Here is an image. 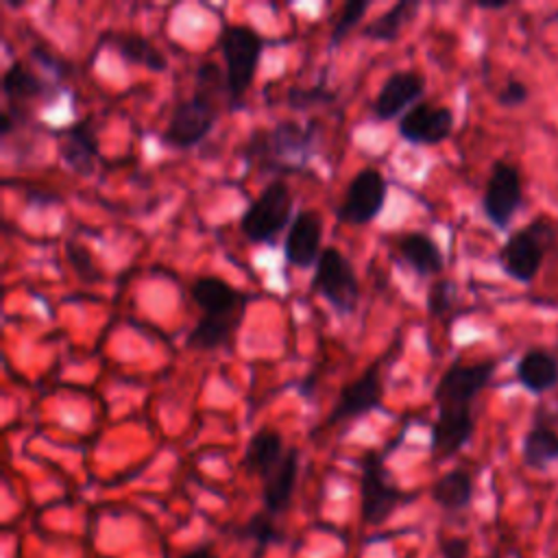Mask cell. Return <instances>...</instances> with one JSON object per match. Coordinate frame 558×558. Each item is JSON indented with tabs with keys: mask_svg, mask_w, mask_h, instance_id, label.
Masks as SVG:
<instances>
[{
	"mask_svg": "<svg viewBox=\"0 0 558 558\" xmlns=\"http://www.w3.org/2000/svg\"><path fill=\"white\" fill-rule=\"evenodd\" d=\"M397 131L410 144L436 146L451 135L453 111L445 105L418 102L401 116Z\"/></svg>",
	"mask_w": 558,
	"mask_h": 558,
	"instance_id": "4fadbf2b",
	"label": "cell"
},
{
	"mask_svg": "<svg viewBox=\"0 0 558 558\" xmlns=\"http://www.w3.org/2000/svg\"><path fill=\"white\" fill-rule=\"evenodd\" d=\"M497 105L499 107H506V109H512V107H521L527 102L530 98V87L517 78V76H510L497 92Z\"/></svg>",
	"mask_w": 558,
	"mask_h": 558,
	"instance_id": "4dcf8cb0",
	"label": "cell"
},
{
	"mask_svg": "<svg viewBox=\"0 0 558 558\" xmlns=\"http://www.w3.org/2000/svg\"><path fill=\"white\" fill-rule=\"evenodd\" d=\"M323 218L314 209H301L286 233L283 255L286 262L294 268H312L316 266L323 248Z\"/></svg>",
	"mask_w": 558,
	"mask_h": 558,
	"instance_id": "5bb4252c",
	"label": "cell"
},
{
	"mask_svg": "<svg viewBox=\"0 0 558 558\" xmlns=\"http://www.w3.org/2000/svg\"><path fill=\"white\" fill-rule=\"evenodd\" d=\"M218 41L225 59V105L235 111L242 107L244 96L253 85L264 52V37L248 24H225Z\"/></svg>",
	"mask_w": 558,
	"mask_h": 558,
	"instance_id": "277c9868",
	"label": "cell"
},
{
	"mask_svg": "<svg viewBox=\"0 0 558 558\" xmlns=\"http://www.w3.org/2000/svg\"><path fill=\"white\" fill-rule=\"evenodd\" d=\"M368 7H371V2H366V0H349L342 4L340 15L336 17L333 28L329 33V48H338L344 41V37L360 24V20L368 11Z\"/></svg>",
	"mask_w": 558,
	"mask_h": 558,
	"instance_id": "4316f807",
	"label": "cell"
},
{
	"mask_svg": "<svg viewBox=\"0 0 558 558\" xmlns=\"http://www.w3.org/2000/svg\"><path fill=\"white\" fill-rule=\"evenodd\" d=\"M521 205H523V183H521L519 168L506 159L493 161L486 185H484V194H482L484 218L497 231H508Z\"/></svg>",
	"mask_w": 558,
	"mask_h": 558,
	"instance_id": "9c48e42d",
	"label": "cell"
},
{
	"mask_svg": "<svg viewBox=\"0 0 558 558\" xmlns=\"http://www.w3.org/2000/svg\"><path fill=\"white\" fill-rule=\"evenodd\" d=\"M425 94V76L416 70H397L388 74L381 83L377 96L373 98V113L377 120L388 122L401 116L410 105L414 107L416 100Z\"/></svg>",
	"mask_w": 558,
	"mask_h": 558,
	"instance_id": "9a60e30c",
	"label": "cell"
},
{
	"mask_svg": "<svg viewBox=\"0 0 558 558\" xmlns=\"http://www.w3.org/2000/svg\"><path fill=\"white\" fill-rule=\"evenodd\" d=\"M469 541L462 536H451L440 541L442 558H469Z\"/></svg>",
	"mask_w": 558,
	"mask_h": 558,
	"instance_id": "1f68e13d",
	"label": "cell"
},
{
	"mask_svg": "<svg viewBox=\"0 0 558 558\" xmlns=\"http://www.w3.org/2000/svg\"><path fill=\"white\" fill-rule=\"evenodd\" d=\"M220 94L227 100L225 72H220L214 61L201 63L194 74V92L174 105L170 120L161 131V142L181 150L203 142L218 120Z\"/></svg>",
	"mask_w": 558,
	"mask_h": 558,
	"instance_id": "3957f363",
	"label": "cell"
},
{
	"mask_svg": "<svg viewBox=\"0 0 558 558\" xmlns=\"http://www.w3.org/2000/svg\"><path fill=\"white\" fill-rule=\"evenodd\" d=\"M296 475H299V449L288 447L279 466L262 480V501L268 514L272 517L281 514L290 506L294 486H296Z\"/></svg>",
	"mask_w": 558,
	"mask_h": 558,
	"instance_id": "ffe728a7",
	"label": "cell"
},
{
	"mask_svg": "<svg viewBox=\"0 0 558 558\" xmlns=\"http://www.w3.org/2000/svg\"><path fill=\"white\" fill-rule=\"evenodd\" d=\"M405 495L386 466V449H366L360 460V514L366 525H381L403 501Z\"/></svg>",
	"mask_w": 558,
	"mask_h": 558,
	"instance_id": "8992f818",
	"label": "cell"
},
{
	"mask_svg": "<svg viewBox=\"0 0 558 558\" xmlns=\"http://www.w3.org/2000/svg\"><path fill=\"white\" fill-rule=\"evenodd\" d=\"M432 499L447 512L469 508L473 499V477L464 469H451L432 486Z\"/></svg>",
	"mask_w": 558,
	"mask_h": 558,
	"instance_id": "cb8c5ba5",
	"label": "cell"
},
{
	"mask_svg": "<svg viewBox=\"0 0 558 558\" xmlns=\"http://www.w3.org/2000/svg\"><path fill=\"white\" fill-rule=\"evenodd\" d=\"M312 290L320 294L340 316L355 312L360 301V281L353 264L340 248H323L314 266Z\"/></svg>",
	"mask_w": 558,
	"mask_h": 558,
	"instance_id": "ba28073f",
	"label": "cell"
},
{
	"mask_svg": "<svg viewBox=\"0 0 558 558\" xmlns=\"http://www.w3.org/2000/svg\"><path fill=\"white\" fill-rule=\"evenodd\" d=\"M57 148L61 161L76 174L89 177L98 163V140L89 118L76 120L74 124L57 131Z\"/></svg>",
	"mask_w": 558,
	"mask_h": 558,
	"instance_id": "e0dca14e",
	"label": "cell"
},
{
	"mask_svg": "<svg viewBox=\"0 0 558 558\" xmlns=\"http://www.w3.org/2000/svg\"><path fill=\"white\" fill-rule=\"evenodd\" d=\"M497 360L473 364L453 362L434 388L436 418L429 432V451L436 460H447L469 445L475 432L473 401L493 381Z\"/></svg>",
	"mask_w": 558,
	"mask_h": 558,
	"instance_id": "6da1fadb",
	"label": "cell"
},
{
	"mask_svg": "<svg viewBox=\"0 0 558 558\" xmlns=\"http://www.w3.org/2000/svg\"><path fill=\"white\" fill-rule=\"evenodd\" d=\"M453 292H456V286L449 279L432 281V286L427 288V299H425L429 316L436 318V316L447 314L453 303Z\"/></svg>",
	"mask_w": 558,
	"mask_h": 558,
	"instance_id": "f546056e",
	"label": "cell"
},
{
	"mask_svg": "<svg viewBox=\"0 0 558 558\" xmlns=\"http://www.w3.org/2000/svg\"><path fill=\"white\" fill-rule=\"evenodd\" d=\"M100 44L111 46L126 63L142 65L150 72H163L168 68L166 54L142 33H135V31L102 33Z\"/></svg>",
	"mask_w": 558,
	"mask_h": 558,
	"instance_id": "44dd1931",
	"label": "cell"
},
{
	"mask_svg": "<svg viewBox=\"0 0 558 558\" xmlns=\"http://www.w3.org/2000/svg\"><path fill=\"white\" fill-rule=\"evenodd\" d=\"M286 451H288V447L283 445V436L277 429L259 427L248 438V445H246L244 458H242V466L246 473L264 480L279 466Z\"/></svg>",
	"mask_w": 558,
	"mask_h": 558,
	"instance_id": "7402d4cb",
	"label": "cell"
},
{
	"mask_svg": "<svg viewBox=\"0 0 558 558\" xmlns=\"http://www.w3.org/2000/svg\"><path fill=\"white\" fill-rule=\"evenodd\" d=\"M320 140V124H299L281 120L272 126H257L248 133L242 146V157L248 166L262 172L296 174L305 172Z\"/></svg>",
	"mask_w": 558,
	"mask_h": 558,
	"instance_id": "7a4b0ae2",
	"label": "cell"
},
{
	"mask_svg": "<svg viewBox=\"0 0 558 558\" xmlns=\"http://www.w3.org/2000/svg\"><path fill=\"white\" fill-rule=\"evenodd\" d=\"M52 85L44 81L39 74L31 72L22 61H13L2 74V94L7 98L4 111L13 118L15 126L26 118V107L33 100H41L50 96Z\"/></svg>",
	"mask_w": 558,
	"mask_h": 558,
	"instance_id": "2e32d148",
	"label": "cell"
},
{
	"mask_svg": "<svg viewBox=\"0 0 558 558\" xmlns=\"http://www.w3.org/2000/svg\"><path fill=\"white\" fill-rule=\"evenodd\" d=\"M384 360L386 357L373 362L355 379L347 381L340 388L336 405L327 416L329 425L357 418L373 410H381V362Z\"/></svg>",
	"mask_w": 558,
	"mask_h": 558,
	"instance_id": "7c38bea8",
	"label": "cell"
},
{
	"mask_svg": "<svg viewBox=\"0 0 558 558\" xmlns=\"http://www.w3.org/2000/svg\"><path fill=\"white\" fill-rule=\"evenodd\" d=\"M514 377L527 392L545 395L558 386V357L543 347H532L517 360Z\"/></svg>",
	"mask_w": 558,
	"mask_h": 558,
	"instance_id": "d6986e66",
	"label": "cell"
},
{
	"mask_svg": "<svg viewBox=\"0 0 558 558\" xmlns=\"http://www.w3.org/2000/svg\"><path fill=\"white\" fill-rule=\"evenodd\" d=\"M488 558H501V556H499V554H493V556H488Z\"/></svg>",
	"mask_w": 558,
	"mask_h": 558,
	"instance_id": "e575fe53",
	"label": "cell"
},
{
	"mask_svg": "<svg viewBox=\"0 0 558 558\" xmlns=\"http://www.w3.org/2000/svg\"><path fill=\"white\" fill-rule=\"evenodd\" d=\"M181 558H218L209 547H194L190 551H185Z\"/></svg>",
	"mask_w": 558,
	"mask_h": 558,
	"instance_id": "d6a6232c",
	"label": "cell"
},
{
	"mask_svg": "<svg viewBox=\"0 0 558 558\" xmlns=\"http://www.w3.org/2000/svg\"><path fill=\"white\" fill-rule=\"evenodd\" d=\"M65 255H68V264L72 268V272L76 275L78 281L83 283H98L102 279V270L98 268L92 251L87 246H83L76 240H68L65 242Z\"/></svg>",
	"mask_w": 558,
	"mask_h": 558,
	"instance_id": "484cf974",
	"label": "cell"
},
{
	"mask_svg": "<svg viewBox=\"0 0 558 558\" xmlns=\"http://www.w3.org/2000/svg\"><path fill=\"white\" fill-rule=\"evenodd\" d=\"M418 7L421 4L416 0H399L388 11L366 22V26L362 28V35L375 41H395L401 28L416 15Z\"/></svg>",
	"mask_w": 558,
	"mask_h": 558,
	"instance_id": "d4e9b609",
	"label": "cell"
},
{
	"mask_svg": "<svg viewBox=\"0 0 558 558\" xmlns=\"http://www.w3.org/2000/svg\"><path fill=\"white\" fill-rule=\"evenodd\" d=\"M480 9H486V11H501L506 7H510V2H477Z\"/></svg>",
	"mask_w": 558,
	"mask_h": 558,
	"instance_id": "836d02e7",
	"label": "cell"
},
{
	"mask_svg": "<svg viewBox=\"0 0 558 558\" xmlns=\"http://www.w3.org/2000/svg\"><path fill=\"white\" fill-rule=\"evenodd\" d=\"M399 259L418 277H436L445 268V255L425 231H408L397 238Z\"/></svg>",
	"mask_w": 558,
	"mask_h": 558,
	"instance_id": "ac0fdd59",
	"label": "cell"
},
{
	"mask_svg": "<svg viewBox=\"0 0 558 558\" xmlns=\"http://www.w3.org/2000/svg\"><path fill=\"white\" fill-rule=\"evenodd\" d=\"M523 464L532 471H545L558 462V432L549 425L534 423L521 440Z\"/></svg>",
	"mask_w": 558,
	"mask_h": 558,
	"instance_id": "603a6c76",
	"label": "cell"
},
{
	"mask_svg": "<svg viewBox=\"0 0 558 558\" xmlns=\"http://www.w3.org/2000/svg\"><path fill=\"white\" fill-rule=\"evenodd\" d=\"M294 198L283 179H272L240 216V231L253 244H272L292 222Z\"/></svg>",
	"mask_w": 558,
	"mask_h": 558,
	"instance_id": "52a82bcc",
	"label": "cell"
},
{
	"mask_svg": "<svg viewBox=\"0 0 558 558\" xmlns=\"http://www.w3.org/2000/svg\"><path fill=\"white\" fill-rule=\"evenodd\" d=\"M190 294L201 310V318L235 327H240L246 303L251 301V294L238 290L229 281L214 275H203L194 279L190 286Z\"/></svg>",
	"mask_w": 558,
	"mask_h": 558,
	"instance_id": "8fae6325",
	"label": "cell"
},
{
	"mask_svg": "<svg viewBox=\"0 0 558 558\" xmlns=\"http://www.w3.org/2000/svg\"><path fill=\"white\" fill-rule=\"evenodd\" d=\"M242 536L255 541L257 547H262V549L281 538L279 532H277V527H275L272 514H268L266 510L253 514V517L246 521V525L242 527Z\"/></svg>",
	"mask_w": 558,
	"mask_h": 558,
	"instance_id": "83f0119b",
	"label": "cell"
},
{
	"mask_svg": "<svg viewBox=\"0 0 558 558\" xmlns=\"http://www.w3.org/2000/svg\"><path fill=\"white\" fill-rule=\"evenodd\" d=\"M556 242V227L545 216L512 231L497 251L499 268L514 281L527 286L536 279L547 251Z\"/></svg>",
	"mask_w": 558,
	"mask_h": 558,
	"instance_id": "5b68a950",
	"label": "cell"
},
{
	"mask_svg": "<svg viewBox=\"0 0 558 558\" xmlns=\"http://www.w3.org/2000/svg\"><path fill=\"white\" fill-rule=\"evenodd\" d=\"M336 98V94L331 89H327L325 85H314V87H290L286 94V102L292 109H307L314 105H323V102H331Z\"/></svg>",
	"mask_w": 558,
	"mask_h": 558,
	"instance_id": "f1b7e54d",
	"label": "cell"
},
{
	"mask_svg": "<svg viewBox=\"0 0 558 558\" xmlns=\"http://www.w3.org/2000/svg\"><path fill=\"white\" fill-rule=\"evenodd\" d=\"M386 196H388V183L384 174L373 166L360 168L349 181L344 196L336 209L338 220L353 227L368 225L381 214Z\"/></svg>",
	"mask_w": 558,
	"mask_h": 558,
	"instance_id": "30bf717a",
	"label": "cell"
}]
</instances>
